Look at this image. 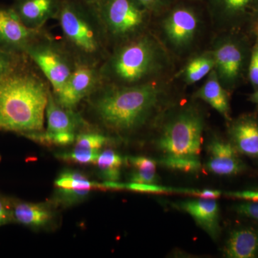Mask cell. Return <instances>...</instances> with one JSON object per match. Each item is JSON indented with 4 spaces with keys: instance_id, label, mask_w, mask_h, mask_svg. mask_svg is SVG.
<instances>
[{
    "instance_id": "15",
    "label": "cell",
    "mask_w": 258,
    "mask_h": 258,
    "mask_svg": "<svg viewBox=\"0 0 258 258\" xmlns=\"http://www.w3.org/2000/svg\"><path fill=\"white\" fill-rule=\"evenodd\" d=\"M55 200L57 203L69 207L81 203L92 190L103 189V183L91 181L81 172L64 170L55 181Z\"/></svg>"
},
{
    "instance_id": "28",
    "label": "cell",
    "mask_w": 258,
    "mask_h": 258,
    "mask_svg": "<svg viewBox=\"0 0 258 258\" xmlns=\"http://www.w3.org/2000/svg\"><path fill=\"white\" fill-rule=\"evenodd\" d=\"M101 151L95 152H83V151L73 150L72 152L61 153L56 155L58 159L68 162L80 164H96L97 159Z\"/></svg>"
},
{
    "instance_id": "24",
    "label": "cell",
    "mask_w": 258,
    "mask_h": 258,
    "mask_svg": "<svg viewBox=\"0 0 258 258\" xmlns=\"http://www.w3.org/2000/svg\"><path fill=\"white\" fill-rule=\"evenodd\" d=\"M111 189L115 190L127 189L137 192L144 193H184L198 196L200 190L175 189L158 184H141V183H120L118 181L111 183Z\"/></svg>"
},
{
    "instance_id": "32",
    "label": "cell",
    "mask_w": 258,
    "mask_h": 258,
    "mask_svg": "<svg viewBox=\"0 0 258 258\" xmlns=\"http://www.w3.org/2000/svg\"><path fill=\"white\" fill-rule=\"evenodd\" d=\"M150 12L154 18L169 9L177 0H137Z\"/></svg>"
},
{
    "instance_id": "16",
    "label": "cell",
    "mask_w": 258,
    "mask_h": 258,
    "mask_svg": "<svg viewBox=\"0 0 258 258\" xmlns=\"http://www.w3.org/2000/svg\"><path fill=\"white\" fill-rule=\"evenodd\" d=\"M179 210L189 214L197 225L214 240L221 234L220 225V210L216 199L200 198L185 200L176 204Z\"/></svg>"
},
{
    "instance_id": "14",
    "label": "cell",
    "mask_w": 258,
    "mask_h": 258,
    "mask_svg": "<svg viewBox=\"0 0 258 258\" xmlns=\"http://www.w3.org/2000/svg\"><path fill=\"white\" fill-rule=\"evenodd\" d=\"M227 137L237 152L258 159V115L244 113L227 121Z\"/></svg>"
},
{
    "instance_id": "19",
    "label": "cell",
    "mask_w": 258,
    "mask_h": 258,
    "mask_svg": "<svg viewBox=\"0 0 258 258\" xmlns=\"http://www.w3.org/2000/svg\"><path fill=\"white\" fill-rule=\"evenodd\" d=\"M47 128L51 134L74 133L85 125L82 117L74 111L60 106L52 93H50L45 111Z\"/></svg>"
},
{
    "instance_id": "20",
    "label": "cell",
    "mask_w": 258,
    "mask_h": 258,
    "mask_svg": "<svg viewBox=\"0 0 258 258\" xmlns=\"http://www.w3.org/2000/svg\"><path fill=\"white\" fill-rule=\"evenodd\" d=\"M215 69V58L211 49L200 50L185 61L184 66L176 71L173 79L186 86H191L207 78Z\"/></svg>"
},
{
    "instance_id": "41",
    "label": "cell",
    "mask_w": 258,
    "mask_h": 258,
    "mask_svg": "<svg viewBox=\"0 0 258 258\" xmlns=\"http://www.w3.org/2000/svg\"><path fill=\"white\" fill-rule=\"evenodd\" d=\"M198 1H201V2H203V3H205V0H198Z\"/></svg>"
},
{
    "instance_id": "10",
    "label": "cell",
    "mask_w": 258,
    "mask_h": 258,
    "mask_svg": "<svg viewBox=\"0 0 258 258\" xmlns=\"http://www.w3.org/2000/svg\"><path fill=\"white\" fill-rule=\"evenodd\" d=\"M214 34L244 30L258 13V0H205Z\"/></svg>"
},
{
    "instance_id": "29",
    "label": "cell",
    "mask_w": 258,
    "mask_h": 258,
    "mask_svg": "<svg viewBox=\"0 0 258 258\" xmlns=\"http://www.w3.org/2000/svg\"><path fill=\"white\" fill-rule=\"evenodd\" d=\"M25 57V55H18L0 49V80L16 69Z\"/></svg>"
},
{
    "instance_id": "27",
    "label": "cell",
    "mask_w": 258,
    "mask_h": 258,
    "mask_svg": "<svg viewBox=\"0 0 258 258\" xmlns=\"http://www.w3.org/2000/svg\"><path fill=\"white\" fill-rule=\"evenodd\" d=\"M25 137L35 142L46 145H55L64 147L74 143L76 134L59 133L51 134L43 131L38 133H32L25 135Z\"/></svg>"
},
{
    "instance_id": "40",
    "label": "cell",
    "mask_w": 258,
    "mask_h": 258,
    "mask_svg": "<svg viewBox=\"0 0 258 258\" xmlns=\"http://www.w3.org/2000/svg\"><path fill=\"white\" fill-rule=\"evenodd\" d=\"M83 1L86 2L88 4L96 5L99 2V0H83Z\"/></svg>"
},
{
    "instance_id": "26",
    "label": "cell",
    "mask_w": 258,
    "mask_h": 258,
    "mask_svg": "<svg viewBox=\"0 0 258 258\" xmlns=\"http://www.w3.org/2000/svg\"><path fill=\"white\" fill-rule=\"evenodd\" d=\"M111 139L99 133L86 132L76 136L74 150L83 152L101 151L103 146L110 142Z\"/></svg>"
},
{
    "instance_id": "9",
    "label": "cell",
    "mask_w": 258,
    "mask_h": 258,
    "mask_svg": "<svg viewBox=\"0 0 258 258\" xmlns=\"http://www.w3.org/2000/svg\"><path fill=\"white\" fill-rule=\"evenodd\" d=\"M25 55L40 69L56 95L72 74L76 61L64 46L41 34L30 44Z\"/></svg>"
},
{
    "instance_id": "11",
    "label": "cell",
    "mask_w": 258,
    "mask_h": 258,
    "mask_svg": "<svg viewBox=\"0 0 258 258\" xmlns=\"http://www.w3.org/2000/svg\"><path fill=\"white\" fill-rule=\"evenodd\" d=\"M99 67L76 62L63 88L53 95L57 103L64 108L74 110L84 98L91 96L102 85Z\"/></svg>"
},
{
    "instance_id": "23",
    "label": "cell",
    "mask_w": 258,
    "mask_h": 258,
    "mask_svg": "<svg viewBox=\"0 0 258 258\" xmlns=\"http://www.w3.org/2000/svg\"><path fill=\"white\" fill-rule=\"evenodd\" d=\"M123 164V158L111 149L100 152L96 162L101 179L111 182L119 181Z\"/></svg>"
},
{
    "instance_id": "6",
    "label": "cell",
    "mask_w": 258,
    "mask_h": 258,
    "mask_svg": "<svg viewBox=\"0 0 258 258\" xmlns=\"http://www.w3.org/2000/svg\"><path fill=\"white\" fill-rule=\"evenodd\" d=\"M206 119L198 100H178L153 130L157 133L156 146L164 155L200 157Z\"/></svg>"
},
{
    "instance_id": "22",
    "label": "cell",
    "mask_w": 258,
    "mask_h": 258,
    "mask_svg": "<svg viewBox=\"0 0 258 258\" xmlns=\"http://www.w3.org/2000/svg\"><path fill=\"white\" fill-rule=\"evenodd\" d=\"M13 204L14 221L31 228L48 225L54 217L53 212L44 204L15 202Z\"/></svg>"
},
{
    "instance_id": "17",
    "label": "cell",
    "mask_w": 258,
    "mask_h": 258,
    "mask_svg": "<svg viewBox=\"0 0 258 258\" xmlns=\"http://www.w3.org/2000/svg\"><path fill=\"white\" fill-rule=\"evenodd\" d=\"M61 0H14L11 5L29 28L40 30L50 19L57 18Z\"/></svg>"
},
{
    "instance_id": "35",
    "label": "cell",
    "mask_w": 258,
    "mask_h": 258,
    "mask_svg": "<svg viewBox=\"0 0 258 258\" xmlns=\"http://www.w3.org/2000/svg\"><path fill=\"white\" fill-rule=\"evenodd\" d=\"M13 221V204L0 197V227Z\"/></svg>"
},
{
    "instance_id": "34",
    "label": "cell",
    "mask_w": 258,
    "mask_h": 258,
    "mask_svg": "<svg viewBox=\"0 0 258 258\" xmlns=\"http://www.w3.org/2000/svg\"><path fill=\"white\" fill-rule=\"evenodd\" d=\"M129 181L141 184H158L159 176L157 172L134 170L129 176Z\"/></svg>"
},
{
    "instance_id": "7",
    "label": "cell",
    "mask_w": 258,
    "mask_h": 258,
    "mask_svg": "<svg viewBox=\"0 0 258 258\" xmlns=\"http://www.w3.org/2000/svg\"><path fill=\"white\" fill-rule=\"evenodd\" d=\"M253 40L244 30L214 34L210 49L215 58V70L224 88L230 93L247 79L249 57Z\"/></svg>"
},
{
    "instance_id": "36",
    "label": "cell",
    "mask_w": 258,
    "mask_h": 258,
    "mask_svg": "<svg viewBox=\"0 0 258 258\" xmlns=\"http://www.w3.org/2000/svg\"><path fill=\"white\" fill-rule=\"evenodd\" d=\"M230 198L242 199L244 200L258 201V190H244V191H230L226 193Z\"/></svg>"
},
{
    "instance_id": "42",
    "label": "cell",
    "mask_w": 258,
    "mask_h": 258,
    "mask_svg": "<svg viewBox=\"0 0 258 258\" xmlns=\"http://www.w3.org/2000/svg\"><path fill=\"white\" fill-rule=\"evenodd\" d=\"M0 161H1V157H0Z\"/></svg>"
},
{
    "instance_id": "37",
    "label": "cell",
    "mask_w": 258,
    "mask_h": 258,
    "mask_svg": "<svg viewBox=\"0 0 258 258\" xmlns=\"http://www.w3.org/2000/svg\"><path fill=\"white\" fill-rule=\"evenodd\" d=\"M247 33L250 35L252 40H258V13L254 15L247 26Z\"/></svg>"
},
{
    "instance_id": "38",
    "label": "cell",
    "mask_w": 258,
    "mask_h": 258,
    "mask_svg": "<svg viewBox=\"0 0 258 258\" xmlns=\"http://www.w3.org/2000/svg\"><path fill=\"white\" fill-rule=\"evenodd\" d=\"M222 191L218 190L204 189L200 190L198 194V197L200 198L216 199L221 196Z\"/></svg>"
},
{
    "instance_id": "30",
    "label": "cell",
    "mask_w": 258,
    "mask_h": 258,
    "mask_svg": "<svg viewBox=\"0 0 258 258\" xmlns=\"http://www.w3.org/2000/svg\"><path fill=\"white\" fill-rule=\"evenodd\" d=\"M247 80L254 90L258 89V40H254L249 57Z\"/></svg>"
},
{
    "instance_id": "13",
    "label": "cell",
    "mask_w": 258,
    "mask_h": 258,
    "mask_svg": "<svg viewBox=\"0 0 258 258\" xmlns=\"http://www.w3.org/2000/svg\"><path fill=\"white\" fill-rule=\"evenodd\" d=\"M208 156L205 167L215 175L236 176L245 171L240 154L228 140L219 137L212 138L208 144Z\"/></svg>"
},
{
    "instance_id": "8",
    "label": "cell",
    "mask_w": 258,
    "mask_h": 258,
    "mask_svg": "<svg viewBox=\"0 0 258 258\" xmlns=\"http://www.w3.org/2000/svg\"><path fill=\"white\" fill-rule=\"evenodd\" d=\"M95 6L112 48L152 29L154 17L137 0H99Z\"/></svg>"
},
{
    "instance_id": "1",
    "label": "cell",
    "mask_w": 258,
    "mask_h": 258,
    "mask_svg": "<svg viewBox=\"0 0 258 258\" xmlns=\"http://www.w3.org/2000/svg\"><path fill=\"white\" fill-rule=\"evenodd\" d=\"M175 82L171 79L135 86L102 84L93 93V113L103 127L122 138L154 130L179 99Z\"/></svg>"
},
{
    "instance_id": "4",
    "label": "cell",
    "mask_w": 258,
    "mask_h": 258,
    "mask_svg": "<svg viewBox=\"0 0 258 258\" xmlns=\"http://www.w3.org/2000/svg\"><path fill=\"white\" fill-rule=\"evenodd\" d=\"M64 46L77 62L101 66L109 42L96 6L83 0H61L57 17Z\"/></svg>"
},
{
    "instance_id": "2",
    "label": "cell",
    "mask_w": 258,
    "mask_h": 258,
    "mask_svg": "<svg viewBox=\"0 0 258 258\" xmlns=\"http://www.w3.org/2000/svg\"><path fill=\"white\" fill-rule=\"evenodd\" d=\"M175 64L150 29L113 47L99 69L102 84L128 86L173 79Z\"/></svg>"
},
{
    "instance_id": "21",
    "label": "cell",
    "mask_w": 258,
    "mask_h": 258,
    "mask_svg": "<svg viewBox=\"0 0 258 258\" xmlns=\"http://www.w3.org/2000/svg\"><path fill=\"white\" fill-rule=\"evenodd\" d=\"M224 255L229 258H254L258 256V230L242 227L232 230L226 241Z\"/></svg>"
},
{
    "instance_id": "5",
    "label": "cell",
    "mask_w": 258,
    "mask_h": 258,
    "mask_svg": "<svg viewBox=\"0 0 258 258\" xmlns=\"http://www.w3.org/2000/svg\"><path fill=\"white\" fill-rule=\"evenodd\" d=\"M207 23L210 22L205 3L177 0L154 18L152 30L174 60H181L200 50Z\"/></svg>"
},
{
    "instance_id": "33",
    "label": "cell",
    "mask_w": 258,
    "mask_h": 258,
    "mask_svg": "<svg viewBox=\"0 0 258 258\" xmlns=\"http://www.w3.org/2000/svg\"><path fill=\"white\" fill-rule=\"evenodd\" d=\"M128 162L134 167V170L157 172V161L146 157H128Z\"/></svg>"
},
{
    "instance_id": "18",
    "label": "cell",
    "mask_w": 258,
    "mask_h": 258,
    "mask_svg": "<svg viewBox=\"0 0 258 258\" xmlns=\"http://www.w3.org/2000/svg\"><path fill=\"white\" fill-rule=\"evenodd\" d=\"M230 96V93L222 86L213 70L201 87L193 93L191 98L205 102L229 121L232 118Z\"/></svg>"
},
{
    "instance_id": "12",
    "label": "cell",
    "mask_w": 258,
    "mask_h": 258,
    "mask_svg": "<svg viewBox=\"0 0 258 258\" xmlns=\"http://www.w3.org/2000/svg\"><path fill=\"white\" fill-rule=\"evenodd\" d=\"M41 34V30L27 27L13 7L0 5V49L25 55L27 47Z\"/></svg>"
},
{
    "instance_id": "3",
    "label": "cell",
    "mask_w": 258,
    "mask_h": 258,
    "mask_svg": "<svg viewBox=\"0 0 258 258\" xmlns=\"http://www.w3.org/2000/svg\"><path fill=\"white\" fill-rule=\"evenodd\" d=\"M28 58L0 80V130L25 136L44 131L50 89Z\"/></svg>"
},
{
    "instance_id": "31",
    "label": "cell",
    "mask_w": 258,
    "mask_h": 258,
    "mask_svg": "<svg viewBox=\"0 0 258 258\" xmlns=\"http://www.w3.org/2000/svg\"><path fill=\"white\" fill-rule=\"evenodd\" d=\"M233 210L240 216L258 223V201L245 200L241 202L233 207Z\"/></svg>"
},
{
    "instance_id": "25",
    "label": "cell",
    "mask_w": 258,
    "mask_h": 258,
    "mask_svg": "<svg viewBox=\"0 0 258 258\" xmlns=\"http://www.w3.org/2000/svg\"><path fill=\"white\" fill-rule=\"evenodd\" d=\"M159 164L168 169L184 172H197L201 169L200 157L163 155Z\"/></svg>"
},
{
    "instance_id": "39",
    "label": "cell",
    "mask_w": 258,
    "mask_h": 258,
    "mask_svg": "<svg viewBox=\"0 0 258 258\" xmlns=\"http://www.w3.org/2000/svg\"><path fill=\"white\" fill-rule=\"evenodd\" d=\"M248 100L254 104L258 106V89L254 90V92L249 95Z\"/></svg>"
}]
</instances>
